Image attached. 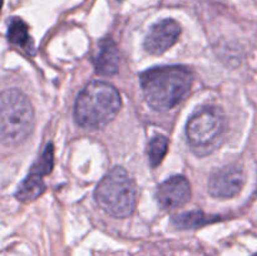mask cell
Segmentation results:
<instances>
[{
	"label": "cell",
	"instance_id": "cell-14",
	"mask_svg": "<svg viewBox=\"0 0 257 256\" xmlns=\"http://www.w3.org/2000/svg\"><path fill=\"white\" fill-rule=\"evenodd\" d=\"M53 166H54V148H53L52 143H48L47 147L40 155L39 160L33 165L32 173L39 176L49 175L53 170Z\"/></svg>",
	"mask_w": 257,
	"mask_h": 256
},
{
	"label": "cell",
	"instance_id": "cell-9",
	"mask_svg": "<svg viewBox=\"0 0 257 256\" xmlns=\"http://www.w3.org/2000/svg\"><path fill=\"white\" fill-rule=\"evenodd\" d=\"M120 64V54L112 39H103L99 43V52L94 59L95 70L100 75H113L118 73Z\"/></svg>",
	"mask_w": 257,
	"mask_h": 256
},
{
	"label": "cell",
	"instance_id": "cell-15",
	"mask_svg": "<svg viewBox=\"0 0 257 256\" xmlns=\"http://www.w3.org/2000/svg\"><path fill=\"white\" fill-rule=\"evenodd\" d=\"M253 256H257V253H256V255H253Z\"/></svg>",
	"mask_w": 257,
	"mask_h": 256
},
{
	"label": "cell",
	"instance_id": "cell-6",
	"mask_svg": "<svg viewBox=\"0 0 257 256\" xmlns=\"http://www.w3.org/2000/svg\"><path fill=\"white\" fill-rule=\"evenodd\" d=\"M245 175L238 166H226L212 173L208 182V191L216 198L235 197L242 190Z\"/></svg>",
	"mask_w": 257,
	"mask_h": 256
},
{
	"label": "cell",
	"instance_id": "cell-4",
	"mask_svg": "<svg viewBox=\"0 0 257 256\" xmlns=\"http://www.w3.org/2000/svg\"><path fill=\"white\" fill-rule=\"evenodd\" d=\"M94 197L108 215L125 218L132 215L137 203V186L124 168L115 167L100 181Z\"/></svg>",
	"mask_w": 257,
	"mask_h": 256
},
{
	"label": "cell",
	"instance_id": "cell-1",
	"mask_svg": "<svg viewBox=\"0 0 257 256\" xmlns=\"http://www.w3.org/2000/svg\"><path fill=\"white\" fill-rule=\"evenodd\" d=\"M192 80L190 70L181 65L151 68L141 74L146 100L160 112L176 107L188 94Z\"/></svg>",
	"mask_w": 257,
	"mask_h": 256
},
{
	"label": "cell",
	"instance_id": "cell-7",
	"mask_svg": "<svg viewBox=\"0 0 257 256\" xmlns=\"http://www.w3.org/2000/svg\"><path fill=\"white\" fill-rule=\"evenodd\" d=\"M181 27L176 20L165 19L153 25L145 39V49L153 55H160L176 44Z\"/></svg>",
	"mask_w": 257,
	"mask_h": 256
},
{
	"label": "cell",
	"instance_id": "cell-2",
	"mask_svg": "<svg viewBox=\"0 0 257 256\" xmlns=\"http://www.w3.org/2000/svg\"><path fill=\"white\" fill-rule=\"evenodd\" d=\"M122 105L118 90L109 83H89L75 100L74 117L85 128H100L114 119Z\"/></svg>",
	"mask_w": 257,
	"mask_h": 256
},
{
	"label": "cell",
	"instance_id": "cell-8",
	"mask_svg": "<svg viewBox=\"0 0 257 256\" xmlns=\"http://www.w3.org/2000/svg\"><path fill=\"white\" fill-rule=\"evenodd\" d=\"M156 196L163 208L181 207L191 198L190 182L183 176H173L161 183Z\"/></svg>",
	"mask_w": 257,
	"mask_h": 256
},
{
	"label": "cell",
	"instance_id": "cell-5",
	"mask_svg": "<svg viewBox=\"0 0 257 256\" xmlns=\"http://www.w3.org/2000/svg\"><path fill=\"white\" fill-rule=\"evenodd\" d=\"M227 128L222 109L206 105L196 110L188 119L186 135L191 148L198 156H206L221 145Z\"/></svg>",
	"mask_w": 257,
	"mask_h": 256
},
{
	"label": "cell",
	"instance_id": "cell-12",
	"mask_svg": "<svg viewBox=\"0 0 257 256\" xmlns=\"http://www.w3.org/2000/svg\"><path fill=\"white\" fill-rule=\"evenodd\" d=\"M211 217L206 216L201 211H193V212L183 213V215L176 216L173 220V225L178 228H193L200 227L211 222Z\"/></svg>",
	"mask_w": 257,
	"mask_h": 256
},
{
	"label": "cell",
	"instance_id": "cell-11",
	"mask_svg": "<svg viewBox=\"0 0 257 256\" xmlns=\"http://www.w3.org/2000/svg\"><path fill=\"white\" fill-rule=\"evenodd\" d=\"M8 40L12 44L19 45V47L27 48L30 47V37L29 28L19 18H14L10 20L9 27H8Z\"/></svg>",
	"mask_w": 257,
	"mask_h": 256
},
{
	"label": "cell",
	"instance_id": "cell-13",
	"mask_svg": "<svg viewBox=\"0 0 257 256\" xmlns=\"http://www.w3.org/2000/svg\"><path fill=\"white\" fill-rule=\"evenodd\" d=\"M170 140L166 136H156L150 143V163L152 167H157L167 155Z\"/></svg>",
	"mask_w": 257,
	"mask_h": 256
},
{
	"label": "cell",
	"instance_id": "cell-3",
	"mask_svg": "<svg viewBox=\"0 0 257 256\" xmlns=\"http://www.w3.org/2000/svg\"><path fill=\"white\" fill-rule=\"evenodd\" d=\"M34 109L20 90L7 89L0 99V138L3 145L18 146L25 142L34 130Z\"/></svg>",
	"mask_w": 257,
	"mask_h": 256
},
{
	"label": "cell",
	"instance_id": "cell-10",
	"mask_svg": "<svg viewBox=\"0 0 257 256\" xmlns=\"http://www.w3.org/2000/svg\"><path fill=\"white\" fill-rule=\"evenodd\" d=\"M45 191V183L43 181L42 176L35 175V173H30L29 176L25 177V180L20 183L18 187L17 198L22 202H30V201L37 200L38 197L44 193Z\"/></svg>",
	"mask_w": 257,
	"mask_h": 256
}]
</instances>
